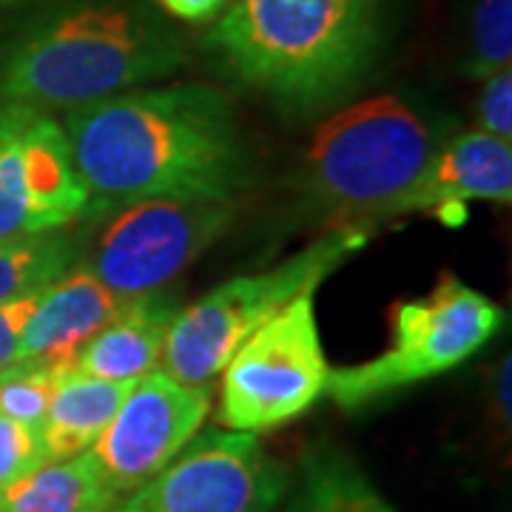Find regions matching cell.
Listing matches in <instances>:
<instances>
[{
	"label": "cell",
	"instance_id": "obj_9",
	"mask_svg": "<svg viewBox=\"0 0 512 512\" xmlns=\"http://www.w3.org/2000/svg\"><path fill=\"white\" fill-rule=\"evenodd\" d=\"M288 484V470L254 433L214 427L114 512H274Z\"/></svg>",
	"mask_w": 512,
	"mask_h": 512
},
{
	"label": "cell",
	"instance_id": "obj_26",
	"mask_svg": "<svg viewBox=\"0 0 512 512\" xmlns=\"http://www.w3.org/2000/svg\"><path fill=\"white\" fill-rule=\"evenodd\" d=\"M26 111H29V109H23V106H15V103H3V100H0V137H3V134H6L9 128L15 126L20 117L26 114Z\"/></svg>",
	"mask_w": 512,
	"mask_h": 512
},
{
	"label": "cell",
	"instance_id": "obj_8",
	"mask_svg": "<svg viewBox=\"0 0 512 512\" xmlns=\"http://www.w3.org/2000/svg\"><path fill=\"white\" fill-rule=\"evenodd\" d=\"M231 200H140L111 211L89 268L114 293L163 291L234 222Z\"/></svg>",
	"mask_w": 512,
	"mask_h": 512
},
{
	"label": "cell",
	"instance_id": "obj_17",
	"mask_svg": "<svg viewBox=\"0 0 512 512\" xmlns=\"http://www.w3.org/2000/svg\"><path fill=\"white\" fill-rule=\"evenodd\" d=\"M285 512H396L370 478L336 450H313Z\"/></svg>",
	"mask_w": 512,
	"mask_h": 512
},
{
	"label": "cell",
	"instance_id": "obj_18",
	"mask_svg": "<svg viewBox=\"0 0 512 512\" xmlns=\"http://www.w3.org/2000/svg\"><path fill=\"white\" fill-rule=\"evenodd\" d=\"M83 245L66 228L0 239V305L43 291L80 262Z\"/></svg>",
	"mask_w": 512,
	"mask_h": 512
},
{
	"label": "cell",
	"instance_id": "obj_13",
	"mask_svg": "<svg viewBox=\"0 0 512 512\" xmlns=\"http://www.w3.org/2000/svg\"><path fill=\"white\" fill-rule=\"evenodd\" d=\"M134 299L103 285L89 265H74L43 288L20 339L18 359H43L72 367L74 356L123 313Z\"/></svg>",
	"mask_w": 512,
	"mask_h": 512
},
{
	"label": "cell",
	"instance_id": "obj_6",
	"mask_svg": "<svg viewBox=\"0 0 512 512\" xmlns=\"http://www.w3.org/2000/svg\"><path fill=\"white\" fill-rule=\"evenodd\" d=\"M504 325L501 305L456 274L393 308L390 345L359 365L330 367L328 393L342 410H362L467 362Z\"/></svg>",
	"mask_w": 512,
	"mask_h": 512
},
{
	"label": "cell",
	"instance_id": "obj_11",
	"mask_svg": "<svg viewBox=\"0 0 512 512\" xmlns=\"http://www.w3.org/2000/svg\"><path fill=\"white\" fill-rule=\"evenodd\" d=\"M208 410V384H183L163 370H151L128 390L89 453L114 493L128 498L183 453L202 430Z\"/></svg>",
	"mask_w": 512,
	"mask_h": 512
},
{
	"label": "cell",
	"instance_id": "obj_12",
	"mask_svg": "<svg viewBox=\"0 0 512 512\" xmlns=\"http://www.w3.org/2000/svg\"><path fill=\"white\" fill-rule=\"evenodd\" d=\"M512 200V143L484 131H461L436 146L421 180L399 202L396 217L433 214L450 225L464 220L467 202Z\"/></svg>",
	"mask_w": 512,
	"mask_h": 512
},
{
	"label": "cell",
	"instance_id": "obj_14",
	"mask_svg": "<svg viewBox=\"0 0 512 512\" xmlns=\"http://www.w3.org/2000/svg\"><path fill=\"white\" fill-rule=\"evenodd\" d=\"M177 311L180 305L171 293L151 291L137 296L74 356L72 370L106 382H137L151 370H160L165 339Z\"/></svg>",
	"mask_w": 512,
	"mask_h": 512
},
{
	"label": "cell",
	"instance_id": "obj_27",
	"mask_svg": "<svg viewBox=\"0 0 512 512\" xmlns=\"http://www.w3.org/2000/svg\"><path fill=\"white\" fill-rule=\"evenodd\" d=\"M12 3H20V0H0V6H12Z\"/></svg>",
	"mask_w": 512,
	"mask_h": 512
},
{
	"label": "cell",
	"instance_id": "obj_15",
	"mask_svg": "<svg viewBox=\"0 0 512 512\" xmlns=\"http://www.w3.org/2000/svg\"><path fill=\"white\" fill-rule=\"evenodd\" d=\"M131 387L134 382H106L72 367L63 370L46 419L40 424L46 464L89 453L109 421L117 416Z\"/></svg>",
	"mask_w": 512,
	"mask_h": 512
},
{
	"label": "cell",
	"instance_id": "obj_5",
	"mask_svg": "<svg viewBox=\"0 0 512 512\" xmlns=\"http://www.w3.org/2000/svg\"><path fill=\"white\" fill-rule=\"evenodd\" d=\"M370 239V225H336L291 259L259 274L234 276L180 308L165 339L160 370L183 384H211L234 350L293 296L319 291Z\"/></svg>",
	"mask_w": 512,
	"mask_h": 512
},
{
	"label": "cell",
	"instance_id": "obj_3",
	"mask_svg": "<svg viewBox=\"0 0 512 512\" xmlns=\"http://www.w3.org/2000/svg\"><path fill=\"white\" fill-rule=\"evenodd\" d=\"M185 63L180 37L151 12L111 0L69 3L9 46L0 100L32 111L77 109L128 92Z\"/></svg>",
	"mask_w": 512,
	"mask_h": 512
},
{
	"label": "cell",
	"instance_id": "obj_7",
	"mask_svg": "<svg viewBox=\"0 0 512 512\" xmlns=\"http://www.w3.org/2000/svg\"><path fill=\"white\" fill-rule=\"evenodd\" d=\"M313 296H293L234 350L220 373V427L259 436L299 419L325 393L330 365Z\"/></svg>",
	"mask_w": 512,
	"mask_h": 512
},
{
	"label": "cell",
	"instance_id": "obj_19",
	"mask_svg": "<svg viewBox=\"0 0 512 512\" xmlns=\"http://www.w3.org/2000/svg\"><path fill=\"white\" fill-rule=\"evenodd\" d=\"M512 63V0H473L467 18V49L461 72L470 80L510 69Z\"/></svg>",
	"mask_w": 512,
	"mask_h": 512
},
{
	"label": "cell",
	"instance_id": "obj_24",
	"mask_svg": "<svg viewBox=\"0 0 512 512\" xmlns=\"http://www.w3.org/2000/svg\"><path fill=\"white\" fill-rule=\"evenodd\" d=\"M160 9L183 23H211L228 9L231 0H157Z\"/></svg>",
	"mask_w": 512,
	"mask_h": 512
},
{
	"label": "cell",
	"instance_id": "obj_25",
	"mask_svg": "<svg viewBox=\"0 0 512 512\" xmlns=\"http://www.w3.org/2000/svg\"><path fill=\"white\" fill-rule=\"evenodd\" d=\"M510 382H512V356L507 353L498 367H495L493 376V410H495V424L504 430H510Z\"/></svg>",
	"mask_w": 512,
	"mask_h": 512
},
{
	"label": "cell",
	"instance_id": "obj_21",
	"mask_svg": "<svg viewBox=\"0 0 512 512\" xmlns=\"http://www.w3.org/2000/svg\"><path fill=\"white\" fill-rule=\"evenodd\" d=\"M46 464L40 427L0 416V493Z\"/></svg>",
	"mask_w": 512,
	"mask_h": 512
},
{
	"label": "cell",
	"instance_id": "obj_20",
	"mask_svg": "<svg viewBox=\"0 0 512 512\" xmlns=\"http://www.w3.org/2000/svg\"><path fill=\"white\" fill-rule=\"evenodd\" d=\"M63 370L69 367L43 362V359H18L9 367H3L0 370V416L40 427Z\"/></svg>",
	"mask_w": 512,
	"mask_h": 512
},
{
	"label": "cell",
	"instance_id": "obj_16",
	"mask_svg": "<svg viewBox=\"0 0 512 512\" xmlns=\"http://www.w3.org/2000/svg\"><path fill=\"white\" fill-rule=\"evenodd\" d=\"M114 493L92 453L49 461L0 493V512H114Z\"/></svg>",
	"mask_w": 512,
	"mask_h": 512
},
{
	"label": "cell",
	"instance_id": "obj_1",
	"mask_svg": "<svg viewBox=\"0 0 512 512\" xmlns=\"http://www.w3.org/2000/svg\"><path fill=\"white\" fill-rule=\"evenodd\" d=\"M66 137L89 188V217L140 200H231L248 151L228 97L180 83L137 89L66 111Z\"/></svg>",
	"mask_w": 512,
	"mask_h": 512
},
{
	"label": "cell",
	"instance_id": "obj_4",
	"mask_svg": "<svg viewBox=\"0 0 512 512\" xmlns=\"http://www.w3.org/2000/svg\"><path fill=\"white\" fill-rule=\"evenodd\" d=\"M436 146L430 123L402 97H370L316 128L305 157V191L330 228L393 220Z\"/></svg>",
	"mask_w": 512,
	"mask_h": 512
},
{
	"label": "cell",
	"instance_id": "obj_22",
	"mask_svg": "<svg viewBox=\"0 0 512 512\" xmlns=\"http://www.w3.org/2000/svg\"><path fill=\"white\" fill-rule=\"evenodd\" d=\"M478 131L512 143V72L490 74L484 80V89L478 94Z\"/></svg>",
	"mask_w": 512,
	"mask_h": 512
},
{
	"label": "cell",
	"instance_id": "obj_2",
	"mask_svg": "<svg viewBox=\"0 0 512 512\" xmlns=\"http://www.w3.org/2000/svg\"><path fill=\"white\" fill-rule=\"evenodd\" d=\"M379 40L382 0H231L205 46L237 83L311 111L365 77Z\"/></svg>",
	"mask_w": 512,
	"mask_h": 512
},
{
	"label": "cell",
	"instance_id": "obj_23",
	"mask_svg": "<svg viewBox=\"0 0 512 512\" xmlns=\"http://www.w3.org/2000/svg\"><path fill=\"white\" fill-rule=\"evenodd\" d=\"M40 293L43 291L29 293V296H20V299L0 305V370L9 367L12 362H18L20 339H23V330H26L32 313H35Z\"/></svg>",
	"mask_w": 512,
	"mask_h": 512
},
{
	"label": "cell",
	"instance_id": "obj_10",
	"mask_svg": "<svg viewBox=\"0 0 512 512\" xmlns=\"http://www.w3.org/2000/svg\"><path fill=\"white\" fill-rule=\"evenodd\" d=\"M89 205L66 128L29 109L0 137V239L60 231Z\"/></svg>",
	"mask_w": 512,
	"mask_h": 512
}]
</instances>
